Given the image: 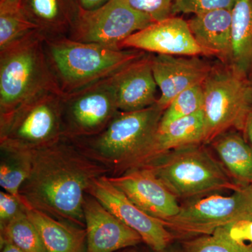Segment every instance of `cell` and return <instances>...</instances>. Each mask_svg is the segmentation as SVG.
<instances>
[{"mask_svg":"<svg viewBox=\"0 0 252 252\" xmlns=\"http://www.w3.org/2000/svg\"><path fill=\"white\" fill-rule=\"evenodd\" d=\"M154 23L148 15L134 9L127 0H109L92 11L79 9L69 32L74 40L122 49L123 41Z\"/></svg>","mask_w":252,"mask_h":252,"instance_id":"9","label":"cell"},{"mask_svg":"<svg viewBox=\"0 0 252 252\" xmlns=\"http://www.w3.org/2000/svg\"><path fill=\"white\" fill-rule=\"evenodd\" d=\"M23 0H0V6L21 8Z\"/></svg>","mask_w":252,"mask_h":252,"instance_id":"36","label":"cell"},{"mask_svg":"<svg viewBox=\"0 0 252 252\" xmlns=\"http://www.w3.org/2000/svg\"><path fill=\"white\" fill-rule=\"evenodd\" d=\"M86 252H117L143 243L137 232L113 215L94 195L85 194L83 204Z\"/></svg>","mask_w":252,"mask_h":252,"instance_id":"15","label":"cell"},{"mask_svg":"<svg viewBox=\"0 0 252 252\" xmlns=\"http://www.w3.org/2000/svg\"><path fill=\"white\" fill-rule=\"evenodd\" d=\"M0 238L9 240L25 252H46L40 235L26 208L8 224L0 228Z\"/></svg>","mask_w":252,"mask_h":252,"instance_id":"24","label":"cell"},{"mask_svg":"<svg viewBox=\"0 0 252 252\" xmlns=\"http://www.w3.org/2000/svg\"><path fill=\"white\" fill-rule=\"evenodd\" d=\"M250 188H251L252 193V185H250Z\"/></svg>","mask_w":252,"mask_h":252,"instance_id":"38","label":"cell"},{"mask_svg":"<svg viewBox=\"0 0 252 252\" xmlns=\"http://www.w3.org/2000/svg\"><path fill=\"white\" fill-rule=\"evenodd\" d=\"M109 77L63 94V135L67 140L91 137L104 130L119 112Z\"/></svg>","mask_w":252,"mask_h":252,"instance_id":"10","label":"cell"},{"mask_svg":"<svg viewBox=\"0 0 252 252\" xmlns=\"http://www.w3.org/2000/svg\"><path fill=\"white\" fill-rule=\"evenodd\" d=\"M109 0H75L79 9L84 11H92L103 6Z\"/></svg>","mask_w":252,"mask_h":252,"instance_id":"32","label":"cell"},{"mask_svg":"<svg viewBox=\"0 0 252 252\" xmlns=\"http://www.w3.org/2000/svg\"><path fill=\"white\" fill-rule=\"evenodd\" d=\"M0 241L1 252H25L6 239L0 238Z\"/></svg>","mask_w":252,"mask_h":252,"instance_id":"34","label":"cell"},{"mask_svg":"<svg viewBox=\"0 0 252 252\" xmlns=\"http://www.w3.org/2000/svg\"><path fill=\"white\" fill-rule=\"evenodd\" d=\"M248 220H252L250 185L227 196L214 193L190 199L180 205L177 215L161 221L175 240H183L210 235L221 227Z\"/></svg>","mask_w":252,"mask_h":252,"instance_id":"8","label":"cell"},{"mask_svg":"<svg viewBox=\"0 0 252 252\" xmlns=\"http://www.w3.org/2000/svg\"><path fill=\"white\" fill-rule=\"evenodd\" d=\"M117 252H155L152 248H149L148 245L144 243L134 246L128 247Z\"/></svg>","mask_w":252,"mask_h":252,"instance_id":"35","label":"cell"},{"mask_svg":"<svg viewBox=\"0 0 252 252\" xmlns=\"http://www.w3.org/2000/svg\"><path fill=\"white\" fill-rule=\"evenodd\" d=\"M243 133L248 143L252 147V109L247 117Z\"/></svg>","mask_w":252,"mask_h":252,"instance_id":"33","label":"cell"},{"mask_svg":"<svg viewBox=\"0 0 252 252\" xmlns=\"http://www.w3.org/2000/svg\"><path fill=\"white\" fill-rule=\"evenodd\" d=\"M203 84L189 88L172 99L162 113L159 128L165 127L177 119L191 115L203 109Z\"/></svg>","mask_w":252,"mask_h":252,"instance_id":"27","label":"cell"},{"mask_svg":"<svg viewBox=\"0 0 252 252\" xmlns=\"http://www.w3.org/2000/svg\"><path fill=\"white\" fill-rule=\"evenodd\" d=\"M205 144L170 151L144 165L178 199L241 189Z\"/></svg>","mask_w":252,"mask_h":252,"instance_id":"4","label":"cell"},{"mask_svg":"<svg viewBox=\"0 0 252 252\" xmlns=\"http://www.w3.org/2000/svg\"><path fill=\"white\" fill-rule=\"evenodd\" d=\"M46 57L63 94L107 79L146 52L82 42L67 36L44 37Z\"/></svg>","mask_w":252,"mask_h":252,"instance_id":"3","label":"cell"},{"mask_svg":"<svg viewBox=\"0 0 252 252\" xmlns=\"http://www.w3.org/2000/svg\"><path fill=\"white\" fill-rule=\"evenodd\" d=\"M25 206L26 213L40 235L46 252H86V228Z\"/></svg>","mask_w":252,"mask_h":252,"instance_id":"19","label":"cell"},{"mask_svg":"<svg viewBox=\"0 0 252 252\" xmlns=\"http://www.w3.org/2000/svg\"><path fill=\"white\" fill-rule=\"evenodd\" d=\"M87 193L94 195L113 215L140 235L143 243L155 252H162L175 241L161 220L137 207L113 185L107 176L94 181Z\"/></svg>","mask_w":252,"mask_h":252,"instance_id":"11","label":"cell"},{"mask_svg":"<svg viewBox=\"0 0 252 252\" xmlns=\"http://www.w3.org/2000/svg\"><path fill=\"white\" fill-rule=\"evenodd\" d=\"M236 0H175L172 14L200 15L220 9H233Z\"/></svg>","mask_w":252,"mask_h":252,"instance_id":"28","label":"cell"},{"mask_svg":"<svg viewBox=\"0 0 252 252\" xmlns=\"http://www.w3.org/2000/svg\"><path fill=\"white\" fill-rule=\"evenodd\" d=\"M121 48L167 56H204L189 28L188 21L173 16L154 22L134 33L123 41Z\"/></svg>","mask_w":252,"mask_h":252,"instance_id":"12","label":"cell"},{"mask_svg":"<svg viewBox=\"0 0 252 252\" xmlns=\"http://www.w3.org/2000/svg\"><path fill=\"white\" fill-rule=\"evenodd\" d=\"M31 152V173L19 191L23 204L85 228L84 196L108 170L65 138Z\"/></svg>","mask_w":252,"mask_h":252,"instance_id":"1","label":"cell"},{"mask_svg":"<svg viewBox=\"0 0 252 252\" xmlns=\"http://www.w3.org/2000/svg\"><path fill=\"white\" fill-rule=\"evenodd\" d=\"M36 31L37 26L21 8L0 6V51Z\"/></svg>","mask_w":252,"mask_h":252,"instance_id":"26","label":"cell"},{"mask_svg":"<svg viewBox=\"0 0 252 252\" xmlns=\"http://www.w3.org/2000/svg\"><path fill=\"white\" fill-rule=\"evenodd\" d=\"M250 81H251L252 89V77L251 78V79H250Z\"/></svg>","mask_w":252,"mask_h":252,"instance_id":"39","label":"cell"},{"mask_svg":"<svg viewBox=\"0 0 252 252\" xmlns=\"http://www.w3.org/2000/svg\"><path fill=\"white\" fill-rule=\"evenodd\" d=\"M163 112L157 104L135 112L119 111L97 135L69 140L105 167L109 177H117L152 160Z\"/></svg>","mask_w":252,"mask_h":252,"instance_id":"2","label":"cell"},{"mask_svg":"<svg viewBox=\"0 0 252 252\" xmlns=\"http://www.w3.org/2000/svg\"><path fill=\"white\" fill-rule=\"evenodd\" d=\"M223 228L230 238L235 241L252 244V220H241Z\"/></svg>","mask_w":252,"mask_h":252,"instance_id":"31","label":"cell"},{"mask_svg":"<svg viewBox=\"0 0 252 252\" xmlns=\"http://www.w3.org/2000/svg\"><path fill=\"white\" fill-rule=\"evenodd\" d=\"M182 252H252V244L233 240L223 227L210 235L180 240Z\"/></svg>","mask_w":252,"mask_h":252,"instance_id":"25","label":"cell"},{"mask_svg":"<svg viewBox=\"0 0 252 252\" xmlns=\"http://www.w3.org/2000/svg\"><path fill=\"white\" fill-rule=\"evenodd\" d=\"M25 207L21 199L8 192H0V228L8 224L18 214L24 211Z\"/></svg>","mask_w":252,"mask_h":252,"instance_id":"30","label":"cell"},{"mask_svg":"<svg viewBox=\"0 0 252 252\" xmlns=\"http://www.w3.org/2000/svg\"><path fill=\"white\" fill-rule=\"evenodd\" d=\"M213 67L200 56L153 54L152 71L160 92L158 107L164 111L177 94L203 84Z\"/></svg>","mask_w":252,"mask_h":252,"instance_id":"14","label":"cell"},{"mask_svg":"<svg viewBox=\"0 0 252 252\" xmlns=\"http://www.w3.org/2000/svg\"><path fill=\"white\" fill-rule=\"evenodd\" d=\"M162 252H182V251H181L180 246L177 247L174 244H172L168 248Z\"/></svg>","mask_w":252,"mask_h":252,"instance_id":"37","label":"cell"},{"mask_svg":"<svg viewBox=\"0 0 252 252\" xmlns=\"http://www.w3.org/2000/svg\"><path fill=\"white\" fill-rule=\"evenodd\" d=\"M31 152L0 147V186L16 198L20 189L31 173Z\"/></svg>","mask_w":252,"mask_h":252,"instance_id":"23","label":"cell"},{"mask_svg":"<svg viewBox=\"0 0 252 252\" xmlns=\"http://www.w3.org/2000/svg\"><path fill=\"white\" fill-rule=\"evenodd\" d=\"M228 64L252 77V0H236L232 9V46Z\"/></svg>","mask_w":252,"mask_h":252,"instance_id":"21","label":"cell"},{"mask_svg":"<svg viewBox=\"0 0 252 252\" xmlns=\"http://www.w3.org/2000/svg\"><path fill=\"white\" fill-rule=\"evenodd\" d=\"M152 56L146 52L109 77L121 112L142 110L157 103L158 88L152 71Z\"/></svg>","mask_w":252,"mask_h":252,"instance_id":"16","label":"cell"},{"mask_svg":"<svg viewBox=\"0 0 252 252\" xmlns=\"http://www.w3.org/2000/svg\"><path fill=\"white\" fill-rule=\"evenodd\" d=\"M48 91L62 94L50 68L40 32H32L0 51V117Z\"/></svg>","mask_w":252,"mask_h":252,"instance_id":"5","label":"cell"},{"mask_svg":"<svg viewBox=\"0 0 252 252\" xmlns=\"http://www.w3.org/2000/svg\"><path fill=\"white\" fill-rule=\"evenodd\" d=\"M205 139V117L202 109L191 115L177 119L165 127L158 128L152 160L170 151L204 144Z\"/></svg>","mask_w":252,"mask_h":252,"instance_id":"22","label":"cell"},{"mask_svg":"<svg viewBox=\"0 0 252 252\" xmlns=\"http://www.w3.org/2000/svg\"><path fill=\"white\" fill-rule=\"evenodd\" d=\"M107 177L132 203L154 218L165 220L180 212L178 198L147 167Z\"/></svg>","mask_w":252,"mask_h":252,"instance_id":"13","label":"cell"},{"mask_svg":"<svg viewBox=\"0 0 252 252\" xmlns=\"http://www.w3.org/2000/svg\"><path fill=\"white\" fill-rule=\"evenodd\" d=\"M21 9L46 38L67 36L79 11L75 0H23Z\"/></svg>","mask_w":252,"mask_h":252,"instance_id":"18","label":"cell"},{"mask_svg":"<svg viewBox=\"0 0 252 252\" xmlns=\"http://www.w3.org/2000/svg\"><path fill=\"white\" fill-rule=\"evenodd\" d=\"M131 6L148 15L154 22L171 17L175 0H127Z\"/></svg>","mask_w":252,"mask_h":252,"instance_id":"29","label":"cell"},{"mask_svg":"<svg viewBox=\"0 0 252 252\" xmlns=\"http://www.w3.org/2000/svg\"><path fill=\"white\" fill-rule=\"evenodd\" d=\"M204 56L229 62L232 46V10L220 9L196 15L188 21Z\"/></svg>","mask_w":252,"mask_h":252,"instance_id":"17","label":"cell"},{"mask_svg":"<svg viewBox=\"0 0 252 252\" xmlns=\"http://www.w3.org/2000/svg\"><path fill=\"white\" fill-rule=\"evenodd\" d=\"M205 122L204 144L209 145L225 131L243 132L252 109V89L248 78L228 64H214L203 84Z\"/></svg>","mask_w":252,"mask_h":252,"instance_id":"7","label":"cell"},{"mask_svg":"<svg viewBox=\"0 0 252 252\" xmlns=\"http://www.w3.org/2000/svg\"><path fill=\"white\" fill-rule=\"evenodd\" d=\"M240 131H225L209 145L235 182L241 187L252 184V147Z\"/></svg>","mask_w":252,"mask_h":252,"instance_id":"20","label":"cell"},{"mask_svg":"<svg viewBox=\"0 0 252 252\" xmlns=\"http://www.w3.org/2000/svg\"><path fill=\"white\" fill-rule=\"evenodd\" d=\"M62 94H36L0 117V147L32 152L64 138Z\"/></svg>","mask_w":252,"mask_h":252,"instance_id":"6","label":"cell"}]
</instances>
